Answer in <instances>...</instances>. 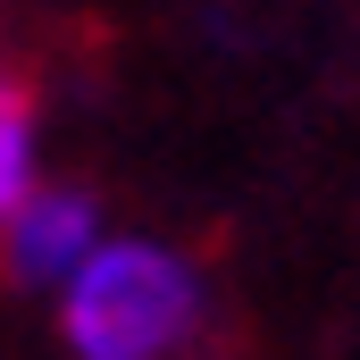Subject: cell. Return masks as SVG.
<instances>
[{
  "instance_id": "2",
  "label": "cell",
  "mask_w": 360,
  "mask_h": 360,
  "mask_svg": "<svg viewBox=\"0 0 360 360\" xmlns=\"http://www.w3.org/2000/svg\"><path fill=\"white\" fill-rule=\"evenodd\" d=\"M0 235H8V276L17 285H68L101 252V210H92L76 184H34V201Z\"/></svg>"
},
{
  "instance_id": "3",
  "label": "cell",
  "mask_w": 360,
  "mask_h": 360,
  "mask_svg": "<svg viewBox=\"0 0 360 360\" xmlns=\"http://www.w3.org/2000/svg\"><path fill=\"white\" fill-rule=\"evenodd\" d=\"M34 101H25V84H8L0 76V226L34 201Z\"/></svg>"
},
{
  "instance_id": "1",
  "label": "cell",
  "mask_w": 360,
  "mask_h": 360,
  "mask_svg": "<svg viewBox=\"0 0 360 360\" xmlns=\"http://www.w3.org/2000/svg\"><path fill=\"white\" fill-rule=\"evenodd\" d=\"M59 293L76 360H176L201 327V285L168 243H101Z\"/></svg>"
}]
</instances>
